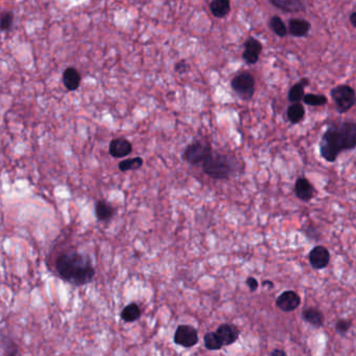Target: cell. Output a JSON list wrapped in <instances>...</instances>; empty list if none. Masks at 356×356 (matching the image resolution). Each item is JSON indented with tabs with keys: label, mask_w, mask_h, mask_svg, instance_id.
I'll list each match as a JSON object with an SVG mask.
<instances>
[{
	"label": "cell",
	"mask_w": 356,
	"mask_h": 356,
	"mask_svg": "<svg viewBox=\"0 0 356 356\" xmlns=\"http://www.w3.org/2000/svg\"><path fill=\"white\" fill-rule=\"evenodd\" d=\"M305 97L304 86L301 83L295 84L289 92V101L292 103H300Z\"/></svg>",
	"instance_id": "25"
},
{
	"label": "cell",
	"mask_w": 356,
	"mask_h": 356,
	"mask_svg": "<svg viewBox=\"0 0 356 356\" xmlns=\"http://www.w3.org/2000/svg\"><path fill=\"white\" fill-rule=\"evenodd\" d=\"M204 345H205V348L210 351H218L224 347V344L219 338L217 331L207 332V334L204 336Z\"/></svg>",
	"instance_id": "22"
},
{
	"label": "cell",
	"mask_w": 356,
	"mask_h": 356,
	"mask_svg": "<svg viewBox=\"0 0 356 356\" xmlns=\"http://www.w3.org/2000/svg\"><path fill=\"white\" fill-rule=\"evenodd\" d=\"M287 115L289 121L292 124H299L305 116V109L300 103H293L287 111Z\"/></svg>",
	"instance_id": "21"
},
{
	"label": "cell",
	"mask_w": 356,
	"mask_h": 356,
	"mask_svg": "<svg viewBox=\"0 0 356 356\" xmlns=\"http://www.w3.org/2000/svg\"><path fill=\"white\" fill-rule=\"evenodd\" d=\"M144 159L141 157H135V158H130V159H126L123 160L120 164H118V168H120V171L126 173V172H130V171H136L142 168V165H144Z\"/></svg>",
	"instance_id": "23"
},
{
	"label": "cell",
	"mask_w": 356,
	"mask_h": 356,
	"mask_svg": "<svg viewBox=\"0 0 356 356\" xmlns=\"http://www.w3.org/2000/svg\"><path fill=\"white\" fill-rule=\"evenodd\" d=\"M350 22H351L352 27L356 29V12H354V13L351 14V16H350Z\"/></svg>",
	"instance_id": "32"
},
{
	"label": "cell",
	"mask_w": 356,
	"mask_h": 356,
	"mask_svg": "<svg viewBox=\"0 0 356 356\" xmlns=\"http://www.w3.org/2000/svg\"><path fill=\"white\" fill-rule=\"evenodd\" d=\"M204 173L215 180H227L239 171V161L234 157L212 153L202 164Z\"/></svg>",
	"instance_id": "3"
},
{
	"label": "cell",
	"mask_w": 356,
	"mask_h": 356,
	"mask_svg": "<svg viewBox=\"0 0 356 356\" xmlns=\"http://www.w3.org/2000/svg\"><path fill=\"white\" fill-rule=\"evenodd\" d=\"M271 4L284 12H302L305 10L303 0H270Z\"/></svg>",
	"instance_id": "16"
},
{
	"label": "cell",
	"mask_w": 356,
	"mask_h": 356,
	"mask_svg": "<svg viewBox=\"0 0 356 356\" xmlns=\"http://www.w3.org/2000/svg\"><path fill=\"white\" fill-rule=\"evenodd\" d=\"M133 152V146L126 138H115L110 142L109 154L113 158H125Z\"/></svg>",
	"instance_id": "12"
},
{
	"label": "cell",
	"mask_w": 356,
	"mask_h": 356,
	"mask_svg": "<svg viewBox=\"0 0 356 356\" xmlns=\"http://www.w3.org/2000/svg\"><path fill=\"white\" fill-rule=\"evenodd\" d=\"M294 193L299 200L303 202H310L316 195V189L314 185L308 181V179L305 177H300L295 183Z\"/></svg>",
	"instance_id": "9"
},
{
	"label": "cell",
	"mask_w": 356,
	"mask_h": 356,
	"mask_svg": "<svg viewBox=\"0 0 356 356\" xmlns=\"http://www.w3.org/2000/svg\"><path fill=\"white\" fill-rule=\"evenodd\" d=\"M302 319L316 328L322 327L325 321L324 315L316 308H306V310H304L302 312Z\"/></svg>",
	"instance_id": "18"
},
{
	"label": "cell",
	"mask_w": 356,
	"mask_h": 356,
	"mask_svg": "<svg viewBox=\"0 0 356 356\" xmlns=\"http://www.w3.org/2000/svg\"><path fill=\"white\" fill-rule=\"evenodd\" d=\"M56 269L61 278L79 287L90 283L96 276L90 258L78 252L60 254L56 260Z\"/></svg>",
	"instance_id": "2"
},
{
	"label": "cell",
	"mask_w": 356,
	"mask_h": 356,
	"mask_svg": "<svg viewBox=\"0 0 356 356\" xmlns=\"http://www.w3.org/2000/svg\"><path fill=\"white\" fill-rule=\"evenodd\" d=\"M310 263L315 270H322L327 268L330 261V253L327 248L323 246H316L308 255Z\"/></svg>",
	"instance_id": "10"
},
{
	"label": "cell",
	"mask_w": 356,
	"mask_h": 356,
	"mask_svg": "<svg viewBox=\"0 0 356 356\" xmlns=\"http://www.w3.org/2000/svg\"><path fill=\"white\" fill-rule=\"evenodd\" d=\"M81 75L75 67H68L63 73V84L69 91H76L81 85Z\"/></svg>",
	"instance_id": "14"
},
{
	"label": "cell",
	"mask_w": 356,
	"mask_h": 356,
	"mask_svg": "<svg viewBox=\"0 0 356 356\" xmlns=\"http://www.w3.org/2000/svg\"><path fill=\"white\" fill-rule=\"evenodd\" d=\"M246 284H247L248 288L250 289V291H251L252 293L256 292V291L258 290V287H259V283H258L257 279L254 278V277H249V278H247Z\"/></svg>",
	"instance_id": "30"
},
{
	"label": "cell",
	"mask_w": 356,
	"mask_h": 356,
	"mask_svg": "<svg viewBox=\"0 0 356 356\" xmlns=\"http://www.w3.org/2000/svg\"><path fill=\"white\" fill-rule=\"evenodd\" d=\"M121 318L127 323H133L141 318V310L137 303L128 304L121 314Z\"/></svg>",
	"instance_id": "20"
},
{
	"label": "cell",
	"mask_w": 356,
	"mask_h": 356,
	"mask_svg": "<svg viewBox=\"0 0 356 356\" xmlns=\"http://www.w3.org/2000/svg\"><path fill=\"white\" fill-rule=\"evenodd\" d=\"M312 29L311 23L304 19H292L289 22L290 34L294 37H305Z\"/></svg>",
	"instance_id": "15"
},
{
	"label": "cell",
	"mask_w": 356,
	"mask_h": 356,
	"mask_svg": "<svg viewBox=\"0 0 356 356\" xmlns=\"http://www.w3.org/2000/svg\"><path fill=\"white\" fill-rule=\"evenodd\" d=\"M212 153L213 151L210 145L204 144L201 141H196L185 149L182 157L187 163L197 165L203 163Z\"/></svg>",
	"instance_id": "6"
},
{
	"label": "cell",
	"mask_w": 356,
	"mask_h": 356,
	"mask_svg": "<svg viewBox=\"0 0 356 356\" xmlns=\"http://www.w3.org/2000/svg\"><path fill=\"white\" fill-rule=\"evenodd\" d=\"M352 326V322L349 320H339L336 323V331L341 336L347 335V332L350 330Z\"/></svg>",
	"instance_id": "28"
},
{
	"label": "cell",
	"mask_w": 356,
	"mask_h": 356,
	"mask_svg": "<svg viewBox=\"0 0 356 356\" xmlns=\"http://www.w3.org/2000/svg\"><path fill=\"white\" fill-rule=\"evenodd\" d=\"M209 8L213 16L217 18H224L231 10L230 0H212Z\"/></svg>",
	"instance_id": "19"
},
{
	"label": "cell",
	"mask_w": 356,
	"mask_h": 356,
	"mask_svg": "<svg viewBox=\"0 0 356 356\" xmlns=\"http://www.w3.org/2000/svg\"><path fill=\"white\" fill-rule=\"evenodd\" d=\"M174 342L184 348H192L199 342L198 331L191 325H180L174 335Z\"/></svg>",
	"instance_id": "7"
},
{
	"label": "cell",
	"mask_w": 356,
	"mask_h": 356,
	"mask_svg": "<svg viewBox=\"0 0 356 356\" xmlns=\"http://www.w3.org/2000/svg\"><path fill=\"white\" fill-rule=\"evenodd\" d=\"M356 148V124L343 122L328 127L320 142V154L328 162H335L344 151Z\"/></svg>",
	"instance_id": "1"
},
{
	"label": "cell",
	"mask_w": 356,
	"mask_h": 356,
	"mask_svg": "<svg viewBox=\"0 0 356 356\" xmlns=\"http://www.w3.org/2000/svg\"><path fill=\"white\" fill-rule=\"evenodd\" d=\"M271 355L272 356H287V352L286 351H283V350H280V349H275L271 352Z\"/></svg>",
	"instance_id": "31"
},
{
	"label": "cell",
	"mask_w": 356,
	"mask_h": 356,
	"mask_svg": "<svg viewBox=\"0 0 356 356\" xmlns=\"http://www.w3.org/2000/svg\"><path fill=\"white\" fill-rule=\"evenodd\" d=\"M270 28L278 37H286L288 35V28L279 16H274L270 19Z\"/></svg>",
	"instance_id": "24"
},
{
	"label": "cell",
	"mask_w": 356,
	"mask_h": 356,
	"mask_svg": "<svg viewBox=\"0 0 356 356\" xmlns=\"http://www.w3.org/2000/svg\"><path fill=\"white\" fill-rule=\"evenodd\" d=\"M231 87L242 100L249 101L254 96L255 80L252 75L244 73L233 78L231 81Z\"/></svg>",
	"instance_id": "5"
},
{
	"label": "cell",
	"mask_w": 356,
	"mask_h": 356,
	"mask_svg": "<svg viewBox=\"0 0 356 356\" xmlns=\"http://www.w3.org/2000/svg\"><path fill=\"white\" fill-rule=\"evenodd\" d=\"M261 52H263V44L257 39L250 37L245 42V52L243 54V58L247 64L253 65L258 62Z\"/></svg>",
	"instance_id": "11"
},
{
	"label": "cell",
	"mask_w": 356,
	"mask_h": 356,
	"mask_svg": "<svg viewBox=\"0 0 356 356\" xmlns=\"http://www.w3.org/2000/svg\"><path fill=\"white\" fill-rule=\"evenodd\" d=\"M299 83H301L304 87H306V86H308V84H310V81H308L307 79H302Z\"/></svg>",
	"instance_id": "34"
},
{
	"label": "cell",
	"mask_w": 356,
	"mask_h": 356,
	"mask_svg": "<svg viewBox=\"0 0 356 356\" xmlns=\"http://www.w3.org/2000/svg\"><path fill=\"white\" fill-rule=\"evenodd\" d=\"M263 286H264V287L269 286L270 288H273V287H274V284H273V282H272V281H270V280H266V281H264V282H263Z\"/></svg>",
	"instance_id": "33"
},
{
	"label": "cell",
	"mask_w": 356,
	"mask_h": 356,
	"mask_svg": "<svg viewBox=\"0 0 356 356\" xmlns=\"http://www.w3.org/2000/svg\"><path fill=\"white\" fill-rule=\"evenodd\" d=\"M301 304L300 296L294 291H286L278 296L276 306L284 313H292L296 311Z\"/></svg>",
	"instance_id": "8"
},
{
	"label": "cell",
	"mask_w": 356,
	"mask_h": 356,
	"mask_svg": "<svg viewBox=\"0 0 356 356\" xmlns=\"http://www.w3.org/2000/svg\"><path fill=\"white\" fill-rule=\"evenodd\" d=\"M189 68H191V67H189L188 63H187L186 61H184V60L179 61V62L176 63V65H175V70L177 71L178 74H180V75L186 74L187 71H189Z\"/></svg>",
	"instance_id": "29"
},
{
	"label": "cell",
	"mask_w": 356,
	"mask_h": 356,
	"mask_svg": "<svg viewBox=\"0 0 356 356\" xmlns=\"http://www.w3.org/2000/svg\"><path fill=\"white\" fill-rule=\"evenodd\" d=\"M330 96L341 114L348 112L356 103L355 91L348 85H340L334 88L330 91Z\"/></svg>",
	"instance_id": "4"
},
{
	"label": "cell",
	"mask_w": 356,
	"mask_h": 356,
	"mask_svg": "<svg viewBox=\"0 0 356 356\" xmlns=\"http://www.w3.org/2000/svg\"><path fill=\"white\" fill-rule=\"evenodd\" d=\"M303 102L308 106L320 107L326 105L328 100L326 97L321 96V94H305Z\"/></svg>",
	"instance_id": "26"
},
{
	"label": "cell",
	"mask_w": 356,
	"mask_h": 356,
	"mask_svg": "<svg viewBox=\"0 0 356 356\" xmlns=\"http://www.w3.org/2000/svg\"><path fill=\"white\" fill-rule=\"evenodd\" d=\"M115 213V209L107 201H99L96 204V217L100 222L110 221Z\"/></svg>",
	"instance_id": "17"
},
{
	"label": "cell",
	"mask_w": 356,
	"mask_h": 356,
	"mask_svg": "<svg viewBox=\"0 0 356 356\" xmlns=\"http://www.w3.org/2000/svg\"><path fill=\"white\" fill-rule=\"evenodd\" d=\"M14 25V14L11 11L4 12L2 15V31L7 32L12 29Z\"/></svg>",
	"instance_id": "27"
},
{
	"label": "cell",
	"mask_w": 356,
	"mask_h": 356,
	"mask_svg": "<svg viewBox=\"0 0 356 356\" xmlns=\"http://www.w3.org/2000/svg\"><path fill=\"white\" fill-rule=\"evenodd\" d=\"M217 334L223 342L224 346H230L239 340L241 336V331L235 325L225 323L218 327Z\"/></svg>",
	"instance_id": "13"
}]
</instances>
